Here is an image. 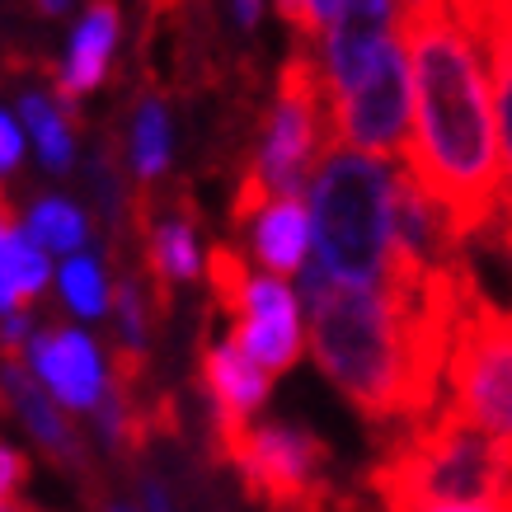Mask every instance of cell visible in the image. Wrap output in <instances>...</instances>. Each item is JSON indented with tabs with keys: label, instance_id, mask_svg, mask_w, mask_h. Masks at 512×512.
<instances>
[{
	"label": "cell",
	"instance_id": "6da1fadb",
	"mask_svg": "<svg viewBox=\"0 0 512 512\" xmlns=\"http://www.w3.org/2000/svg\"><path fill=\"white\" fill-rule=\"evenodd\" d=\"M395 33L414 80L404 170L442 207L456 245L466 249L512 202L489 71L456 5H400Z\"/></svg>",
	"mask_w": 512,
	"mask_h": 512
},
{
	"label": "cell",
	"instance_id": "7a4b0ae2",
	"mask_svg": "<svg viewBox=\"0 0 512 512\" xmlns=\"http://www.w3.org/2000/svg\"><path fill=\"white\" fill-rule=\"evenodd\" d=\"M311 348L320 372L381 437L423 423L400 325L381 287H334L311 315Z\"/></svg>",
	"mask_w": 512,
	"mask_h": 512
},
{
	"label": "cell",
	"instance_id": "3957f363",
	"mask_svg": "<svg viewBox=\"0 0 512 512\" xmlns=\"http://www.w3.org/2000/svg\"><path fill=\"white\" fill-rule=\"evenodd\" d=\"M315 259L339 287H376L395 240V174L372 156H329L311 184Z\"/></svg>",
	"mask_w": 512,
	"mask_h": 512
},
{
	"label": "cell",
	"instance_id": "277c9868",
	"mask_svg": "<svg viewBox=\"0 0 512 512\" xmlns=\"http://www.w3.org/2000/svg\"><path fill=\"white\" fill-rule=\"evenodd\" d=\"M442 409L480 428L484 437L512 447V311H498L480 292L475 268H470L466 311L456 325V343H451Z\"/></svg>",
	"mask_w": 512,
	"mask_h": 512
},
{
	"label": "cell",
	"instance_id": "5b68a950",
	"mask_svg": "<svg viewBox=\"0 0 512 512\" xmlns=\"http://www.w3.org/2000/svg\"><path fill=\"white\" fill-rule=\"evenodd\" d=\"M231 470H240L245 489L268 512H306L325 489L329 447L311 428L296 423H259L231 451Z\"/></svg>",
	"mask_w": 512,
	"mask_h": 512
},
{
	"label": "cell",
	"instance_id": "8992f818",
	"mask_svg": "<svg viewBox=\"0 0 512 512\" xmlns=\"http://www.w3.org/2000/svg\"><path fill=\"white\" fill-rule=\"evenodd\" d=\"M409 99H414V80H409V57H404L400 33H390L381 52H376L372 71L362 76L353 94L334 99V146H357L362 156H404L409 146Z\"/></svg>",
	"mask_w": 512,
	"mask_h": 512
},
{
	"label": "cell",
	"instance_id": "52a82bcc",
	"mask_svg": "<svg viewBox=\"0 0 512 512\" xmlns=\"http://www.w3.org/2000/svg\"><path fill=\"white\" fill-rule=\"evenodd\" d=\"M231 339L245 348V357L259 372H287L301 357V315H296L292 287H282L278 278H254L245 315L231 320Z\"/></svg>",
	"mask_w": 512,
	"mask_h": 512
},
{
	"label": "cell",
	"instance_id": "ba28073f",
	"mask_svg": "<svg viewBox=\"0 0 512 512\" xmlns=\"http://www.w3.org/2000/svg\"><path fill=\"white\" fill-rule=\"evenodd\" d=\"M395 10L400 5H381V0H372V5H343L339 24L329 29L325 47H320L329 85H334V99L353 94L362 85V76L372 71L381 43L395 33Z\"/></svg>",
	"mask_w": 512,
	"mask_h": 512
},
{
	"label": "cell",
	"instance_id": "9c48e42d",
	"mask_svg": "<svg viewBox=\"0 0 512 512\" xmlns=\"http://www.w3.org/2000/svg\"><path fill=\"white\" fill-rule=\"evenodd\" d=\"M29 357L38 376H43L52 395L71 409H90L99 404V390L109 386L104 372H99V353L94 343L80 334V329H66V325H43L38 334L29 339Z\"/></svg>",
	"mask_w": 512,
	"mask_h": 512
},
{
	"label": "cell",
	"instance_id": "30bf717a",
	"mask_svg": "<svg viewBox=\"0 0 512 512\" xmlns=\"http://www.w3.org/2000/svg\"><path fill=\"white\" fill-rule=\"evenodd\" d=\"M0 390H5V400L19 409V419L29 423V433L52 451V461L62 470H76L80 480L90 484V447H85V437L76 433V423L66 419L57 404L47 400V390H38L24 367H19V357H0Z\"/></svg>",
	"mask_w": 512,
	"mask_h": 512
},
{
	"label": "cell",
	"instance_id": "8fae6325",
	"mask_svg": "<svg viewBox=\"0 0 512 512\" xmlns=\"http://www.w3.org/2000/svg\"><path fill=\"white\" fill-rule=\"evenodd\" d=\"M456 10H461V24L470 29L484 57V71H489L498 141H503V165H508L512 184V5H456Z\"/></svg>",
	"mask_w": 512,
	"mask_h": 512
},
{
	"label": "cell",
	"instance_id": "7c38bea8",
	"mask_svg": "<svg viewBox=\"0 0 512 512\" xmlns=\"http://www.w3.org/2000/svg\"><path fill=\"white\" fill-rule=\"evenodd\" d=\"M311 212H306V202L301 198H278L268 202L264 212L254 217V254H259V264L273 273V278H301V268L311 264L306 259V245H311Z\"/></svg>",
	"mask_w": 512,
	"mask_h": 512
},
{
	"label": "cell",
	"instance_id": "4fadbf2b",
	"mask_svg": "<svg viewBox=\"0 0 512 512\" xmlns=\"http://www.w3.org/2000/svg\"><path fill=\"white\" fill-rule=\"evenodd\" d=\"M113 38H118V10L113 5H94L85 10V19L71 33V52H66V66L57 76V99L62 109L80 94H90L99 80H104V66H109Z\"/></svg>",
	"mask_w": 512,
	"mask_h": 512
},
{
	"label": "cell",
	"instance_id": "5bb4252c",
	"mask_svg": "<svg viewBox=\"0 0 512 512\" xmlns=\"http://www.w3.org/2000/svg\"><path fill=\"white\" fill-rule=\"evenodd\" d=\"M165 165H170V118H165V104L160 99H141L137 118H132V170L146 184Z\"/></svg>",
	"mask_w": 512,
	"mask_h": 512
},
{
	"label": "cell",
	"instance_id": "9a60e30c",
	"mask_svg": "<svg viewBox=\"0 0 512 512\" xmlns=\"http://www.w3.org/2000/svg\"><path fill=\"white\" fill-rule=\"evenodd\" d=\"M29 240L38 249H80L85 240H90V226H85L76 202L43 198L29 212Z\"/></svg>",
	"mask_w": 512,
	"mask_h": 512
},
{
	"label": "cell",
	"instance_id": "2e32d148",
	"mask_svg": "<svg viewBox=\"0 0 512 512\" xmlns=\"http://www.w3.org/2000/svg\"><path fill=\"white\" fill-rule=\"evenodd\" d=\"M19 113L33 127V141H38V156H43L47 170H66L71 165V137H66V118L52 109V99L38 90H24L19 94Z\"/></svg>",
	"mask_w": 512,
	"mask_h": 512
},
{
	"label": "cell",
	"instance_id": "e0dca14e",
	"mask_svg": "<svg viewBox=\"0 0 512 512\" xmlns=\"http://www.w3.org/2000/svg\"><path fill=\"white\" fill-rule=\"evenodd\" d=\"M207 282H212V306L226 311L231 320H240V315H245V301H249V287H254L240 249H231V245L207 249Z\"/></svg>",
	"mask_w": 512,
	"mask_h": 512
},
{
	"label": "cell",
	"instance_id": "ac0fdd59",
	"mask_svg": "<svg viewBox=\"0 0 512 512\" xmlns=\"http://www.w3.org/2000/svg\"><path fill=\"white\" fill-rule=\"evenodd\" d=\"M62 296L66 306L85 320H99L104 306H109V282L99 278V264H94L90 254H76L71 264L62 268Z\"/></svg>",
	"mask_w": 512,
	"mask_h": 512
},
{
	"label": "cell",
	"instance_id": "d6986e66",
	"mask_svg": "<svg viewBox=\"0 0 512 512\" xmlns=\"http://www.w3.org/2000/svg\"><path fill=\"white\" fill-rule=\"evenodd\" d=\"M47 278H52V273H47V254L33 245L29 235H15V240H10V282H15L19 301H29V296L43 292Z\"/></svg>",
	"mask_w": 512,
	"mask_h": 512
},
{
	"label": "cell",
	"instance_id": "ffe728a7",
	"mask_svg": "<svg viewBox=\"0 0 512 512\" xmlns=\"http://www.w3.org/2000/svg\"><path fill=\"white\" fill-rule=\"evenodd\" d=\"M113 301H118V325H123V343L141 353V348H146V306H141L137 278H123V282H118Z\"/></svg>",
	"mask_w": 512,
	"mask_h": 512
},
{
	"label": "cell",
	"instance_id": "44dd1931",
	"mask_svg": "<svg viewBox=\"0 0 512 512\" xmlns=\"http://www.w3.org/2000/svg\"><path fill=\"white\" fill-rule=\"evenodd\" d=\"M29 456L15 447H0V508L5 503H19V489H24V480H29Z\"/></svg>",
	"mask_w": 512,
	"mask_h": 512
},
{
	"label": "cell",
	"instance_id": "7402d4cb",
	"mask_svg": "<svg viewBox=\"0 0 512 512\" xmlns=\"http://www.w3.org/2000/svg\"><path fill=\"white\" fill-rule=\"evenodd\" d=\"M10 226H0V320H15L24 311V301H19L15 282H10Z\"/></svg>",
	"mask_w": 512,
	"mask_h": 512
},
{
	"label": "cell",
	"instance_id": "603a6c76",
	"mask_svg": "<svg viewBox=\"0 0 512 512\" xmlns=\"http://www.w3.org/2000/svg\"><path fill=\"white\" fill-rule=\"evenodd\" d=\"M19 156H24V137H19V127L10 113H0V170H15Z\"/></svg>",
	"mask_w": 512,
	"mask_h": 512
},
{
	"label": "cell",
	"instance_id": "cb8c5ba5",
	"mask_svg": "<svg viewBox=\"0 0 512 512\" xmlns=\"http://www.w3.org/2000/svg\"><path fill=\"white\" fill-rule=\"evenodd\" d=\"M141 498H146V512H174L170 508V494H165V484L151 480V475L141 480Z\"/></svg>",
	"mask_w": 512,
	"mask_h": 512
},
{
	"label": "cell",
	"instance_id": "d4e9b609",
	"mask_svg": "<svg viewBox=\"0 0 512 512\" xmlns=\"http://www.w3.org/2000/svg\"><path fill=\"white\" fill-rule=\"evenodd\" d=\"M235 19H240V24H254V19H259V5H235Z\"/></svg>",
	"mask_w": 512,
	"mask_h": 512
},
{
	"label": "cell",
	"instance_id": "484cf974",
	"mask_svg": "<svg viewBox=\"0 0 512 512\" xmlns=\"http://www.w3.org/2000/svg\"><path fill=\"white\" fill-rule=\"evenodd\" d=\"M0 226H15V207L5 198V188H0Z\"/></svg>",
	"mask_w": 512,
	"mask_h": 512
},
{
	"label": "cell",
	"instance_id": "4316f807",
	"mask_svg": "<svg viewBox=\"0 0 512 512\" xmlns=\"http://www.w3.org/2000/svg\"><path fill=\"white\" fill-rule=\"evenodd\" d=\"M0 512H38V508H29V503H5Z\"/></svg>",
	"mask_w": 512,
	"mask_h": 512
},
{
	"label": "cell",
	"instance_id": "83f0119b",
	"mask_svg": "<svg viewBox=\"0 0 512 512\" xmlns=\"http://www.w3.org/2000/svg\"><path fill=\"white\" fill-rule=\"evenodd\" d=\"M104 512H132V508H123V503H109V508H104Z\"/></svg>",
	"mask_w": 512,
	"mask_h": 512
}]
</instances>
